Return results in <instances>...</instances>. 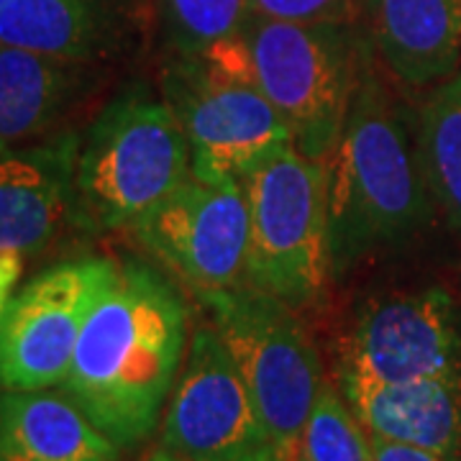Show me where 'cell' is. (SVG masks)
Wrapping results in <instances>:
<instances>
[{"mask_svg": "<svg viewBox=\"0 0 461 461\" xmlns=\"http://www.w3.org/2000/svg\"><path fill=\"white\" fill-rule=\"evenodd\" d=\"M187 311L169 282L126 264L85 321L59 390L118 448L157 429L182 369Z\"/></svg>", "mask_w": 461, "mask_h": 461, "instance_id": "6da1fadb", "label": "cell"}, {"mask_svg": "<svg viewBox=\"0 0 461 461\" xmlns=\"http://www.w3.org/2000/svg\"><path fill=\"white\" fill-rule=\"evenodd\" d=\"M423 177L393 103L362 72L344 131L326 162L333 272L420 226L429 211Z\"/></svg>", "mask_w": 461, "mask_h": 461, "instance_id": "7a4b0ae2", "label": "cell"}, {"mask_svg": "<svg viewBox=\"0 0 461 461\" xmlns=\"http://www.w3.org/2000/svg\"><path fill=\"white\" fill-rule=\"evenodd\" d=\"M190 175V141L175 108L121 95L80 139L72 213L95 230L136 229Z\"/></svg>", "mask_w": 461, "mask_h": 461, "instance_id": "3957f363", "label": "cell"}, {"mask_svg": "<svg viewBox=\"0 0 461 461\" xmlns=\"http://www.w3.org/2000/svg\"><path fill=\"white\" fill-rule=\"evenodd\" d=\"M172 93L169 105L187 133L195 177L241 180L269 154L293 144L241 32L190 51Z\"/></svg>", "mask_w": 461, "mask_h": 461, "instance_id": "277c9868", "label": "cell"}, {"mask_svg": "<svg viewBox=\"0 0 461 461\" xmlns=\"http://www.w3.org/2000/svg\"><path fill=\"white\" fill-rule=\"evenodd\" d=\"M251 400L287 459L323 384L321 359L295 308L249 280L200 295Z\"/></svg>", "mask_w": 461, "mask_h": 461, "instance_id": "5b68a950", "label": "cell"}, {"mask_svg": "<svg viewBox=\"0 0 461 461\" xmlns=\"http://www.w3.org/2000/svg\"><path fill=\"white\" fill-rule=\"evenodd\" d=\"M241 182L251 215L247 280L295 311L313 305L333 272L326 165L287 144Z\"/></svg>", "mask_w": 461, "mask_h": 461, "instance_id": "8992f818", "label": "cell"}, {"mask_svg": "<svg viewBox=\"0 0 461 461\" xmlns=\"http://www.w3.org/2000/svg\"><path fill=\"white\" fill-rule=\"evenodd\" d=\"M247 39L267 98L287 123L293 144L326 165L344 131L357 90L354 39L346 23H295L249 14Z\"/></svg>", "mask_w": 461, "mask_h": 461, "instance_id": "52a82bcc", "label": "cell"}, {"mask_svg": "<svg viewBox=\"0 0 461 461\" xmlns=\"http://www.w3.org/2000/svg\"><path fill=\"white\" fill-rule=\"evenodd\" d=\"M157 448L182 461H290L264 429L247 382L213 326L193 333Z\"/></svg>", "mask_w": 461, "mask_h": 461, "instance_id": "ba28073f", "label": "cell"}, {"mask_svg": "<svg viewBox=\"0 0 461 461\" xmlns=\"http://www.w3.org/2000/svg\"><path fill=\"white\" fill-rule=\"evenodd\" d=\"M118 272L111 259L57 264L11 297L0 318V390L59 387L87 315Z\"/></svg>", "mask_w": 461, "mask_h": 461, "instance_id": "9c48e42d", "label": "cell"}, {"mask_svg": "<svg viewBox=\"0 0 461 461\" xmlns=\"http://www.w3.org/2000/svg\"><path fill=\"white\" fill-rule=\"evenodd\" d=\"M133 230L198 295L247 280L251 215L239 177L203 180L190 175Z\"/></svg>", "mask_w": 461, "mask_h": 461, "instance_id": "30bf717a", "label": "cell"}, {"mask_svg": "<svg viewBox=\"0 0 461 461\" xmlns=\"http://www.w3.org/2000/svg\"><path fill=\"white\" fill-rule=\"evenodd\" d=\"M339 375L377 382L461 379L456 300L441 287H429L369 305L346 333Z\"/></svg>", "mask_w": 461, "mask_h": 461, "instance_id": "8fae6325", "label": "cell"}, {"mask_svg": "<svg viewBox=\"0 0 461 461\" xmlns=\"http://www.w3.org/2000/svg\"><path fill=\"white\" fill-rule=\"evenodd\" d=\"M80 136L59 133L33 144H0V254L47 247L72 213Z\"/></svg>", "mask_w": 461, "mask_h": 461, "instance_id": "7c38bea8", "label": "cell"}, {"mask_svg": "<svg viewBox=\"0 0 461 461\" xmlns=\"http://www.w3.org/2000/svg\"><path fill=\"white\" fill-rule=\"evenodd\" d=\"M339 390L369 436L420 446L451 461L461 448V379L405 382L339 375Z\"/></svg>", "mask_w": 461, "mask_h": 461, "instance_id": "4fadbf2b", "label": "cell"}, {"mask_svg": "<svg viewBox=\"0 0 461 461\" xmlns=\"http://www.w3.org/2000/svg\"><path fill=\"white\" fill-rule=\"evenodd\" d=\"M118 454L62 390H0V461H118Z\"/></svg>", "mask_w": 461, "mask_h": 461, "instance_id": "5bb4252c", "label": "cell"}, {"mask_svg": "<svg viewBox=\"0 0 461 461\" xmlns=\"http://www.w3.org/2000/svg\"><path fill=\"white\" fill-rule=\"evenodd\" d=\"M375 41L397 80L444 83L461 62V0H372Z\"/></svg>", "mask_w": 461, "mask_h": 461, "instance_id": "9a60e30c", "label": "cell"}, {"mask_svg": "<svg viewBox=\"0 0 461 461\" xmlns=\"http://www.w3.org/2000/svg\"><path fill=\"white\" fill-rule=\"evenodd\" d=\"M111 29L108 0H11L0 8V44L83 62Z\"/></svg>", "mask_w": 461, "mask_h": 461, "instance_id": "2e32d148", "label": "cell"}, {"mask_svg": "<svg viewBox=\"0 0 461 461\" xmlns=\"http://www.w3.org/2000/svg\"><path fill=\"white\" fill-rule=\"evenodd\" d=\"M77 62L0 44V144L26 141L65 111Z\"/></svg>", "mask_w": 461, "mask_h": 461, "instance_id": "e0dca14e", "label": "cell"}, {"mask_svg": "<svg viewBox=\"0 0 461 461\" xmlns=\"http://www.w3.org/2000/svg\"><path fill=\"white\" fill-rule=\"evenodd\" d=\"M423 172L461 226V69L433 90L420 121Z\"/></svg>", "mask_w": 461, "mask_h": 461, "instance_id": "ac0fdd59", "label": "cell"}, {"mask_svg": "<svg viewBox=\"0 0 461 461\" xmlns=\"http://www.w3.org/2000/svg\"><path fill=\"white\" fill-rule=\"evenodd\" d=\"M293 456L303 461H372V438L339 384L323 379Z\"/></svg>", "mask_w": 461, "mask_h": 461, "instance_id": "d6986e66", "label": "cell"}, {"mask_svg": "<svg viewBox=\"0 0 461 461\" xmlns=\"http://www.w3.org/2000/svg\"><path fill=\"white\" fill-rule=\"evenodd\" d=\"M167 21L185 54L241 32L249 0H165Z\"/></svg>", "mask_w": 461, "mask_h": 461, "instance_id": "ffe728a7", "label": "cell"}, {"mask_svg": "<svg viewBox=\"0 0 461 461\" xmlns=\"http://www.w3.org/2000/svg\"><path fill=\"white\" fill-rule=\"evenodd\" d=\"M354 5L357 0H249V14L295 23H346Z\"/></svg>", "mask_w": 461, "mask_h": 461, "instance_id": "44dd1931", "label": "cell"}, {"mask_svg": "<svg viewBox=\"0 0 461 461\" xmlns=\"http://www.w3.org/2000/svg\"><path fill=\"white\" fill-rule=\"evenodd\" d=\"M369 438H372V461H448L441 454L420 446L387 441L379 436H369Z\"/></svg>", "mask_w": 461, "mask_h": 461, "instance_id": "7402d4cb", "label": "cell"}, {"mask_svg": "<svg viewBox=\"0 0 461 461\" xmlns=\"http://www.w3.org/2000/svg\"><path fill=\"white\" fill-rule=\"evenodd\" d=\"M21 269H23L21 254H0V318H3L11 297H14Z\"/></svg>", "mask_w": 461, "mask_h": 461, "instance_id": "603a6c76", "label": "cell"}, {"mask_svg": "<svg viewBox=\"0 0 461 461\" xmlns=\"http://www.w3.org/2000/svg\"><path fill=\"white\" fill-rule=\"evenodd\" d=\"M149 461H182V459H175V456H169L167 451H162V448H157L151 456H149Z\"/></svg>", "mask_w": 461, "mask_h": 461, "instance_id": "cb8c5ba5", "label": "cell"}, {"mask_svg": "<svg viewBox=\"0 0 461 461\" xmlns=\"http://www.w3.org/2000/svg\"><path fill=\"white\" fill-rule=\"evenodd\" d=\"M8 3H11V0H0V8H3V5H8Z\"/></svg>", "mask_w": 461, "mask_h": 461, "instance_id": "d4e9b609", "label": "cell"}, {"mask_svg": "<svg viewBox=\"0 0 461 461\" xmlns=\"http://www.w3.org/2000/svg\"><path fill=\"white\" fill-rule=\"evenodd\" d=\"M290 461H303V459H297V456H293V459H290Z\"/></svg>", "mask_w": 461, "mask_h": 461, "instance_id": "484cf974", "label": "cell"}]
</instances>
